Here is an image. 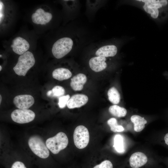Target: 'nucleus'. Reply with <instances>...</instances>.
<instances>
[{"label":"nucleus","instance_id":"1","mask_svg":"<svg viewBox=\"0 0 168 168\" xmlns=\"http://www.w3.org/2000/svg\"><path fill=\"white\" fill-rule=\"evenodd\" d=\"M84 31L77 29L70 36L62 37L57 39L52 45L51 52L57 59L63 58L75 49H83L86 45Z\"/></svg>","mask_w":168,"mask_h":168},{"label":"nucleus","instance_id":"2","mask_svg":"<svg viewBox=\"0 0 168 168\" xmlns=\"http://www.w3.org/2000/svg\"><path fill=\"white\" fill-rule=\"evenodd\" d=\"M35 63V59L33 54L27 51L19 57L13 69L17 75L24 76L28 70L34 66Z\"/></svg>","mask_w":168,"mask_h":168},{"label":"nucleus","instance_id":"3","mask_svg":"<svg viewBox=\"0 0 168 168\" xmlns=\"http://www.w3.org/2000/svg\"><path fill=\"white\" fill-rule=\"evenodd\" d=\"M68 143V138L66 135L61 132L48 138L45 142L49 150L54 154H58L61 150L66 148Z\"/></svg>","mask_w":168,"mask_h":168},{"label":"nucleus","instance_id":"4","mask_svg":"<svg viewBox=\"0 0 168 168\" xmlns=\"http://www.w3.org/2000/svg\"><path fill=\"white\" fill-rule=\"evenodd\" d=\"M28 144L31 150L37 156L43 159L49 157V149L40 136L33 135L30 137L28 140Z\"/></svg>","mask_w":168,"mask_h":168},{"label":"nucleus","instance_id":"5","mask_svg":"<svg viewBox=\"0 0 168 168\" xmlns=\"http://www.w3.org/2000/svg\"><path fill=\"white\" fill-rule=\"evenodd\" d=\"M74 143L76 147L79 149L86 147L89 141V133L88 129L83 125L77 126L73 135Z\"/></svg>","mask_w":168,"mask_h":168},{"label":"nucleus","instance_id":"6","mask_svg":"<svg viewBox=\"0 0 168 168\" xmlns=\"http://www.w3.org/2000/svg\"><path fill=\"white\" fill-rule=\"evenodd\" d=\"M35 117V113L29 109H16L13 111L11 114L13 121L21 124L30 122L34 119Z\"/></svg>","mask_w":168,"mask_h":168},{"label":"nucleus","instance_id":"7","mask_svg":"<svg viewBox=\"0 0 168 168\" xmlns=\"http://www.w3.org/2000/svg\"><path fill=\"white\" fill-rule=\"evenodd\" d=\"M145 2L143 8L145 11L150 14L152 17L157 18L159 15L158 8L167 5L168 1L166 0H137Z\"/></svg>","mask_w":168,"mask_h":168},{"label":"nucleus","instance_id":"8","mask_svg":"<svg viewBox=\"0 0 168 168\" xmlns=\"http://www.w3.org/2000/svg\"><path fill=\"white\" fill-rule=\"evenodd\" d=\"M52 17L51 13L45 12L43 9L40 8L37 9L31 16L34 23L42 25H45L49 22Z\"/></svg>","mask_w":168,"mask_h":168},{"label":"nucleus","instance_id":"9","mask_svg":"<svg viewBox=\"0 0 168 168\" xmlns=\"http://www.w3.org/2000/svg\"><path fill=\"white\" fill-rule=\"evenodd\" d=\"M11 47L15 53L21 55L28 51L30 45L28 42L25 39L21 36H17L13 40Z\"/></svg>","mask_w":168,"mask_h":168},{"label":"nucleus","instance_id":"10","mask_svg":"<svg viewBox=\"0 0 168 168\" xmlns=\"http://www.w3.org/2000/svg\"><path fill=\"white\" fill-rule=\"evenodd\" d=\"M35 102L33 97L29 95H21L16 96L13 102L15 106L20 109L27 110L32 106Z\"/></svg>","mask_w":168,"mask_h":168},{"label":"nucleus","instance_id":"11","mask_svg":"<svg viewBox=\"0 0 168 168\" xmlns=\"http://www.w3.org/2000/svg\"><path fill=\"white\" fill-rule=\"evenodd\" d=\"M148 162L147 156L141 152H136L130 156L129 159V166L131 168H141Z\"/></svg>","mask_w":168,"mask_h":168},{"label":"nucleus","instance_id":"12","mask_svg":"<svg viewBox=\"0 0 168 168\" xmlns=\"http://www.w3.org/2000/svg\"><path fill=\"white\" fill-rule=\"evenodd\" d=\"M106 58L95 55L92 57L88 61L90 68L96 72H99L104 70L107 67L106 62Z\"/></svg>","mask_w":168,"mask_h":168},{"label":"nucleus","instance_id":"13","mask_svg":"<svg viewBox=\"0 0 168 168\" xmlns=\"http://www.w3.org/2000/svg\"><path fill=\"white\" fill-rule=\"evenodd\" d=\"M103 0H86V14L89 19L94 16L96 12L103 6Z\"/></svg>","mask_w":168,"mask_h":168},{"label":"nucleus","instance_id":"14","mask_svg":"<svg viewBox=\"0 0 168 168\" xmlns=\"http://www.w3.org/2000/svg\"><path fill=\"white\" fill-rule=\"evenodd\" d=\"M88 100L87 96L77 94L72 96L69 100L67 105L70 109L79 108L86 104Z\"/></svg>","mask_w":168,"mask_h":168},{"label":"nucleus","instance_id":"15","mask_svg":"<svg viewBox=\"0 0 168 168\" xmlns=\"http://www.w3.org/2000/svg\"><path fill=\"white\" fill-rule=\"evenodd\" d=\"M86 81L87 77L84 74L78 73L71 79L70 86L75 91H81Z\"/></svg>","mask_w":168,"mask_h":168},{"label":"nucleus","instance_id":"16","mask_svg":"<svg viewBox=\"0 0 168 168\" xmlns=\"http://www.w3.org/2000/svg\"><path fill=\"white\" fill-rule=\"evenodd\" d=\"M53 77L59 81L68 79L72 76L71 72L68 69L59 68L55 69L53 72Z\"/></svg>","mask_w":168,"mask_h":168},{"label":"nucleus","instance_id":"17","mask_svg":"<svg viewBox=\"0 0 168 168\" xmlns=\"http://www.w3.org/2000/svg\"><path fill=\"white\" fill-rule=\"evenodd\" d=\"M130 120L133 124L134 131L138 132L142 131L145 128V124L147 123L144 117L137 115H132Z\"/></svg>","mask_w":168,"mask_h":168},{"label":"nucleus","instance_id":"18","mask_svg":"<svg viewBox=\"0 0 168 168\" xmlns=\"http://www.w3.org/2000/svg\"><path fill=\"white\" fill-rule=\"evenodd\" d=\"M113 147L119 153H123L125 151L124 139L120 134H118L114 136Z\"/></svg>","mask_w":168,"mask_h":168},{"label":"nucleus","instance_id":"19","mask_svg":"<svg viewBox=\"0 0 168 168\" xmlns=\"http://www.w3.org/2000/svg\"><path fill=\"white\" fill-rule=\"evenodd\" d=\"M109 111L111 114L117 117H124L127 113L125 108L116 105L111 106L109 109Z\"/></svg>","mask_w":168,"mask_h":168},{"label":"nucleus","instance_id":"20","mask_svg":"<svg viewBox=\"0 0 168 168\" xmlns=\"http://www.w3.org/2000/svg\"><path fill=\"white\" fill-rule=\"evenodd\" d=\"M108 98L110 102L114 104H118L120 100V95L117 89L114 87L110 88L107 93Z\"/></svg>","mask_w":168,"mask_h":168},{"label":"nucleus","instance_id":"21","mask_svg":"<svg viewBox=\"0 0 168 168\" xmlns=\"http://www.w3.org/2000/svg\"><path fill=\"white\" fill-rule=\"evenodd\" d=\"M107 123L110 126L111 130L114 132H122L124 130V127L118 124L117 120L114 118L110 119L107 121Z\"/></svg>","mask_w":168,"mask_h":168},{"label":"nucleus","instance_id":"22","mask_svg":"<svg viewBox=\"0 0 168 168\" xmlns=\"http://www.w3.org/2000/svg\"><path fill=\"white\" fill-rule=\"evenodd\" d=\"M52 96L58 97L63 95L65 92L64 88L59 86H54L52 90Z\"/></svg>","mask_w":168,"mask_h":168},{"label":"nucleus","instance_id":"23","mask_svg":"<svg viewBox=\"0 0 168 168\" xmlns=\"http://www.w3.org/2000/svg\"><path fill=\"white\" fill-rule=\"evenodd\" d=\"M70 98V96L68 94L60 97L58 103L59 107L61 109L64 108L67 105Z\"/></svg>","mask_w":168,"mask_h":168},{"label":"nucleus","instance_id":"24","mask_svg":"<svg viewBox=\"0 0 168 168\" xmlns=\"http://www.w3.org/2000/svg\"><path fill=\"white\" fill-rule=\"evenodd\" d=\"M93 168H113V165L110 161L105 160Z\"/></svg>","mask_w":168,"mask_h":168},{"label":"nucleus","instance_id":"25","mask_svg":"<svg viewBox=\"0 0 168 168\" xmlns=\"http://www.w3.org/2000/svg\"><path fill=\"white\" fill-rule=\"evenodd\" d=\"M4 5L3 3L0 1V24L2 23L4 16Z\"/></svg>","mask_w":168,"mask_h":168},{"label":"nucleus","instance_id":"26","mask_svg":"<svg viewBox=\"0 0 168 168\" xmlns=\"http://www.w3.org/2000/svg\"><path fill=\"white\" fill-rule=\"evenodd\" d=\"M11 168H26L25 165L22 162L16 161L12 165Z\"/></svg>","mask_w":168,"mask_h":168},{"label":"nucleus","instance_id":"27","mask_svg":"<svg viewBox=\"0 0 168 168\" xmlns=\"http://www.w3.org/2000/svg\"><path fill=\"white\" fill-rule=\"evenodd\" d=\"M163 142L168 147V131H166L164 134L163 136Z\"/></svg>","mask_w":168,"mask_h":168},{"label":"nucleus","instance_id":"28","mask_svg":"<svg viewBox=\"0 0 168 168\" xmlns=\"http://www.w3.org/2000/svg\"><path fill=\"white\" fill-rule=\"evenodd\" d=\"M52 91L51 90H49L47 92V96L48 97H51L52 96Z\"/></svg>","mask_w":168,"mask_h":168},{"label":"nucleus","instance_id":"29","mask_svg":"<svg viewBox=\"0 0 168 168\" xmlns=\"http://www.w3.org/2000/svg\"><path fill=\"white\" fill-rule=\"evenodd\" d=\"M166 163L167 165V166L168 168V159L166 160Z\"/></svg>","mask_w":168,"mask_h":168},{"label":"nucleus","instance_id":"30","mask_svg":"<svg viewBox=\"0 0 168 168\" xmlns=\"http://www.w3.org/2000/svg\"><path fill=\"white\" fill-rule=\"evenodd\" d=\"M2 101V96L1 95H0V103L1 104V102Z\"/></svg>","mask_w":168,"mask_h":168},{"label":"nucleus","instance_id":"31","mask_svg":"<svg viewBox=\"0 0 168 168\" xmlns=\"http://www.w3.org/2000/svg\"><path fill=\"white\" fill-rule=\"evenodd\" d=\"M2 69V67L1 65L0 66V71H1Z\"/></svg>","mask_w":168,"mask_h":168}]
</instances>
